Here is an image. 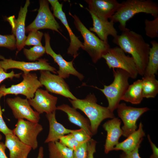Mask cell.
I'll use <instances>...</instances> for the list:
<instances>
[{
    "label": "cell",
    "instance_id": "6da1fadb",
    "mask_svg": "<svg viewBox=\"0 0 158 158\" xmlns=\"http://www.w3.org/2000/svg\"><path fill=\"white\" fill-rule=\"evenodd\" d=\"M113 42L125 52L130 54L135 63L138 74L143 76L147 66L150 47L142 36L128 29L114 38Z\"/></svg>",
    "mask_w": 158,
    "mask_h": 158
},
{
    "label": "cell",
    "instance_id": "7a4b0ae2",
    "mask_svg": "<svg viewBox=\"0 0 158 158\" xmlns=\"http://www.w3.org/2000/svg\"><path fill=\"white\" fill-rule=\"evenodd\" d=\"M69 100L73 107L80 110L87 117L93 135L97 133L98 127L102 121L106 118L115 117L113 112L107 107H103L97 103V99L94 94H90L83 99H69Z\"/></svg>",
    "mask_w": 158,
    "mask_h": 158
},
{
    "label": "cell",
    "instance_id": "3957f363",
    "mask_svg": "<svg viewBox=\"0 0 158 158\" xmlns=\"http://www.w3.org/2000/svg\"><path fill=\"white\" fill-rule=\"evenodd\" d=\"M119 8L109 18L114 23L118 22L119 28L122 32L128 28L127 22L135 15L140 13L151 14L155 18L158 16L157 4L150 0H127L121 3Z\"/></svg>",
    "mask_w": 158,
    "mask_h": 158
},
{
    "label": "cell",
    "instance_id": "277c9868",
    "mask_svg": "<svg viewBox=\"0 0 158 158\" xmlns=\"http://www.w3.org/2000/svg\"><path fill=\"white\" fill-rule=\"evenodd\" d=\"M69 14L73 18L75 27L83 39L82 49L88 54L94 63H96L110 48L108 43L102 40L90 31L75 15H73L70 12Z\"/></svg>",
    "mask_w": 158,
    "mask_h": 158
},
{
    "label": "cell",
    "instance_id": "5b68a950",
    "mask_svg": "<svg viewBox=\"0 0 158 158\" xmlns=\"http://www.w3.org/2000/svg\"><path fill=\"white\" fill-rule=\"evenodd\" d=\"M113 70L114 80L111 84L104 85L103 89L94 87L100 90L106 96L108 103L107 107L113 112L116 109L128 87L130 78L128 73L123 70L117 69Z\"/></svg>",
    "mask_w": 158,
    "mask_h": 158
},
{
    "label": "cell",
    "instance_id": "8992f818",
    "mask_svg": "<svg viewBox=\"0 0 158 158\" xmlns=\"http://www.w3.org/2000/svg\"><path fill=\"white\" fill-rule=\"evenodd\" d=\"M102 57L106 60L110 69H121L127 72L130 78L135 79L137 77L138 74L134 59L126 56L120 47H110Z\"/></svg>",
    "mask_w": 158,
    "mask_h": 158
},
{
    "label": "cell",
    "instance_id": "52a82bcc",
    "mask_svg": "<svg viewBox=\"0 0 158 158\" xmlns=\"http://www.w3.org/2000/svg\"><path fill=\"white\" fill-rule=\"evenodd\" d=\"M23 80L17 84L6 87L3 85L0 87V94L5 96L8 94L23 95L29 99L34 97L35 93L40 87H42L35 73H23Z\"/></svg>",
    "mask_w": 158,
    "mask_h": 158
},
{
    "label": "cell",
    "instance_id": "ba28073f",
    "mask_svg": "<svg viewBox=\"0 0 158 158\" xmlns=\"http://www.w3.org/2000/svg\"><path fill=\"white\" fill-rule=\"evenodd\" d=\"M43 129L38 123L20 119L18 120L12 131L22 142L35 150L38 145L37 137Z\"/></svg>",
    "mask_w": 158,
    "mask_h": 158
},
{
    "label": "cell",
    "instance_id": "9c48e42d",
    "mask_svg": "<svg viewBox=\"0 0 158 158\" xmlns=\"http://www.w3.org/2000/svg\"><path fill=\"white\" fill-rule=\"evenodd\" d=\"M40 8L37 15L34 20L25 28V32L49 29L55 31L62 36L59 31L60 26L51 12L48 1H39Z\"/></svg>",
    "mask_w": 158,
    "mask_h": 158
},
{
    "label": "cell",
    "instance_id": "30bf717a",
    "mask_svg": "<svg viewBox=\"0 0 158 158\" xmlns=\"http://www.w3.org/2000/svg\"><path fill=\"white\" fill-rule=\"evenodd\" d=\"M116 109L118 116L123 122L121 128L122 135L126 137L136 130L137 120L142 114L150 110L147 107H135L128 106L123 103L119 104Z\"/></svg>",
    "mask_w": 158,
    "mask_h": 158
},
{
    "label": "cell",
    "instance_id": "8fae6325",
    "mask_svg": "<svg viewBox=\"0 0 158 158\" xmlns=\"http://www.w3.org/2000/svg\"><path fill=\"white\" fill-rule=\"evenodd\" d=\"M39 80L47 90L72 100L77 98L71 92L69 87L63 79L58 75L47 71H40Z\"/></svg>",
    "mask_w": 158,
    "mask_h": 158
},
{
    "label": "cell",
    "instance_id": "7c38bea8",
    "mask_svg": "<svg viewBox=\"0 0 158 158\" xmlns=\"http://www.w3.org/2000/svg\"><path fill=\"white\" fill-rule=\"evenodd\" d=\"M0 65L4 71L16 68L23 71L24 73H30L33 71H47L54 74L57 73L55 68L50 65L48 60L45 59H40L35 62H26L14 60L11 59H5L0 55Z\"/></svg>",
    "mask_w": 158,
    "mask_h": 158
},
{
    "label": "cell",
    "instance_id": "4fadbf2b",
    "mask_svg": "<svg viewBox=\"0 0 158 158\" xmlns=\"http://www.w3.org/2000/svg\"><path fill=\"white\" fill-rule=\"evenodd\" d=\"M6 102L16 119H25L30 121L39 122L40 114L33 110L27 99L17 96L13 98H8Z\"/></svg>",
    "mask_w": 158,
    "mask_h": 158
},
{
    "label": "cell",
    "instance_id": "5bb4252c",
    "mask_svg": "<svg viewBox=\"0 0 158 158\" xmlns=\"http://www.w3.org/2000/svg\"><path fill=\"white\" fill-rule=\"evenodd\" d=\"M44 35L45 53L50 55L59 66V70L57 71L58 75L63 79L68 78L70 75H72L77 77L80 80H82L84 76L74 68L73 65V60L70 61H67L60 54H56L51 46L50 37L49 33H45Z\"/></svg>",
    "mask_w": 158,
    "mask_h": 158
},
{
    "label": "cell",
    "instance_id": "9a60e30c",
    "mask_svg": "<svg viewBox=\"0 0 158 158\" xmlns=\"http://www.w3.org/2000/svg\"><path fill=\"white\" fill-rule=\"evenodd\" d=\"M30 4L29 0H27L23 7H20L18 18L16 19L13 16L7 18L12 29L13 34L16 40L17 54L24 48L27 37L25 35V20L28 12V8Z\"/></svg>",
    "mask_w": 158,
    "mask_h": 158
},
{
    "label": "cell",
    "instance_id": "2e32d148",
    "mask_svg": "<svg viewBox=\"0 0 158 158\" xmlns=\"http://www.w3.org/2000/svg\"><path fill=\"white\" fill-rule=\"evenodd\" d=\"M57 98L47 90L38 89L32 98L28 99L30 105L39 114H49L56 111Z\"/></svg>",
    "mask_w": 158,
    "mask_h": 158
},
{
    "label": "cell",
    "instance_id": "e0dca14e",
    "mask_svg": "<svg viewBox=\"0 0 158 158\" xmlns=\"http://www.w3.org/2000/svg\"><path fill=\"white\" fill-rule=\"evenodd\" d=\"M89 11L99 19L108 20L117 11L121 4L116 0H86Z\"/></svg>",
    "mask_w": 158,
    "mask_h": 158
},
{
    "label": "cell",
    "instance_id": "ac0fdd59",
    "mask_svg": "<svg viewBox=\"0 0 158 158\" xmlns=\"http://www.w3.org/2000/svg\"><path fill=\"white\" fill-rule=\"evenodd\" d=\"M63 4L59 1L56 3L53 9V15L59 19L66 29L69 35L70 42L67 49V53L75 58L78 55V51L79 49L83 47V44L73 32L67 20L65 13L63 9Z\"/></svg>",
    "mask_w": 158,
    "mask_h": 158
},
{
    "label": "cell",
    "instance_id": "d6986e66",
    "mask_svg": "<svg viewBox=\"0 0 158 158\" xmlns=\"http://www.w3.org/2000/svg\"><path fill=\"white\" fill-rule=\"evenodd\" d=\"M121 123L120 119L115 117L107 121L102 125L107 132L104 147V152L106 154L113 150L115 146L119 143V139L123 133L120 127Z\"/></svg>",
    "mask_w": 158,
    "mask_h": 158
},
{
    "label": "cell",
    "instance_id": "ffe728a7",
    "mask_svg": "<svg viewBox=\"0 0 158 158\" xmlns=\"http://www.w3.org/2000/svg\"><path fill=\"white\" fill-rule=\"evenodd\" d=\"M88 11L93 21V27L90 28V31L95 32L100 40L106 42H108L109 35L114 38L118 35V32L114 27L113 22L111 20H102L92 12Z\"/></svg>",
    "mask_w": 158,
    "mask_h": 158
},
{
    "label": "cell",
    "instance_id": "44dd1931",
    "mask_svg": "<svg viewBox=\"0 0 158 158\" xmlns=\"http://www.w3.org/2000/svg\"><path fill=\"white\" fill-rule=\"evenodd\" d=\"M4 144L9 151V158H28L32 148L13 134L6 135Z\"/></svg>",
    "mask_w": 158,
    "mask_h": 158
},
{
    "label": "cell",
    "instance_id": "7402d4cb",
    "mask_svg": "<svg viewBox=\"0 0 158 158\" xmlns=\"http://www.w3.org/2000/svg\"><path fill=\"white\" fill-rule=\"evenodd\" d=\"M143 127V125L141 122L138 129L127 137L126 140L119 142L115 146L113 150H121L126 154L134 150L139 144H141L143 137L145 135Z\"/></svg>",
    "mask_w": 158,
    "mask_h": 158
},
{
    "label": "cell",
    "instance_id": "603a6c76",
    "mask_svg": "<svg viewBox=\"0 0 158 158\" xmlns=\"http://www.w3.org/2000/svg\"><path fill=\"white\" fill-rule=\"evenodd\" d=\"M57 109L66 113L71 123L84 130L91 137L93 136L89 120L82 115L76 109L65 104L57 106Z\"/></svg>",
    "mask_w": 158,
    "mask_h": 158
},
{
    "label": "cell",
    "instance_id": "cb8c5ba5",
    "mask_svg": "<svg viewBox=\"0 0 158 158\" xmlns=\"http://www.w3.org/2000/svg\"><path fill=\"white\" fill-rule=\"evenodd\" d=\"M49 124V130L44 143L58 141L66 134L71 133L72 129H67L58 122L56 118V111L46 115Z\"/></svg>",
    "mask_w": 158,
    "mask_h": 158
},
{
    "label": "cell",
    "instance_id": "d4e9b609",
    "mask_svg": "<svg viewBox=\"0 0 158 158\" xmlns=\"http://www.w3.org/2000/svg\"><path fill=\"white\" fill-rule=\"evenodd\" d=\"M143 98L142 80L139 79L129 85L122 97L121 100L133 104H138L141 102Z\"/></svg>",
    "mask_w": 158,
    "mask_h": 158
},
{
    "label": "cell",
    "instance_id": "484cf974",
    "mask_svg": "<svg viewBox=\"0 0 158 158\" xmlns=\"http://www.w3.org/2000/svg\"><path fill=\"white\" fill-rule=\"evenodd\" d=\"M49 158H73V150L59 141L49 142Z\"/></svg>",
    "mask_w": 158,
    "mask_h": 158
},
{
    "label": "cell",
    "instance_id": "4316f807",
    "mask_svg": "<svg viewBox=\"0 0 158 158\" xmlns=\"http://www.w3.org/2000/svg\"><path fill=\"white\" fill-rule=\"evenodd\" d=\"M141 80L143 98H154L158 93V81L155 75L143 76Z\"/></svg>",
    "mask_w": 158,
    "mask_h": 158
},
{
    "label": "cell",
    "instance_id": "83f0119b",
    "mask_svg": "<svg viewBox=\"0 0 158 158\" xmlns=\"http://www.w3.org/2000/svg\"><path fill=\"white\" fill-rule=\"evenodd\" d=\"M150 42L152 47H150L148 63L143 76L155 75L157 74L158 70V43L154 40L151 41Z\"/></svg>",
    "mask_w": 158,
    "mask_h": 158
},
{
    "label": "cell",
    "instance_id": "f1b7e54d",
    "mask_svg": "<svg viewBox=\"0 0 158 158\" xmlns=\"http://www.w3.org/2000/svg\"><path fill=\"white\" fill-rule=\"evenodd\" d=\"M45 53V47L42 45L34 46L29 49L24 48L23 53L26 58L30 61L38 59Z\"/></svg>",
    "mask_w": 158,
    "mask_h": 158
},
{
    "label": "cell",
    "instance_id": "f546056e",
    "mask_svg": "<svg viewBox=\"0 0 158 158\" xmlns=\"http://www.w3.org/2000/svg\"><path fill=\"white\" fill-rule=\"evenodd\" d=\"M145 30L146 35L152 38L158 37V16L152 20H145Z\"/></svg>",
    "mask_w": 158,
    "mask_h": 158
},
{
    "label": "cell",
    "instance_id": "4dcf8cb0",
    "mask_svg": "<svg viewBox=\"0 0 158 158\" xmlns=\"http://www.w3.org/2000/svg\"><path fill=\"white\" fill-rule=\"evenodd\" d=\"M44 35L43 33L38 30L29 32L25 42V45L28 46L42 45L41 41Z\"/></svg>",
    "mask_w": 158,
    "mask_h": 158
},
{
    "label": "cell",
    "instance_id": "1f68e13d",
    "mask_svg": "<svg viewBox=\"0 0 158 158\" xmlns=\"http://www.w3.org/2000/svg\"><path fill=\"white\" fill-rule=\"evenodd\" d=\"M0 47H6L11 50L17 48L16 40L14 35L0 34Z\"/></svg>",
    "mask_w": 158,
    "mask_h": 158
},
{
    "label": "cell",
    "instance_id": "d6a6232c",
    "mask_svg": "<svg viewBox=\"0 0 158 158\" xmlns=\"http://www.w3.org/2000/svg\"><path fill=\"white\" fill-rule=\"evenodd\" d=\"M59 140L61 144L73 151L81 145L77 141L71 133L63 136Z\"/></svg>",
    "mask_w": 158,
    "mask_h": 158
},
{
    "label": "cell",
    "instance_id": "836d02e7",
    "mask_svg": "<svg viewBox=\"0 0 158 158\" xmlns=\"http://www.w3.org/2000/svg\"><path fill=\"white\" fill-rule=\"evenodd\" d=\"M77 141L80 144L87 142L91 139L92 137L82 128L77 130H72L71 133Z\"/></svg>",
    "mask_w": 158,
    "mask_h": 158
},
{
    "label": "cell",
    "instance_id": "e575fe53",
    "mask_svg": "<svg viewBox=\"0 0 158 158\" xmlns=\"http://www.w3.org/2000/svg\"><path fill=\"white\" fill-rule=\"evenodd\" d=\"M87 142L81 144L73 151V158H87Z\"/></svg>",
    "mask_w": 158,
    "mask_h": 158
},
{
    "label": "cell",
    "instance_id": "d590c367",
    "mask_svg": "<svg viewBox=\"0 0 158 158\" xmlns=\"http://www.w3.org/2000/svg\"><path fill=\"white\" fill-rule=\"evenodd\" d=\"M22 73H15L13 70L9 73H7L4 71L0 65V83L7 79H12L13 78H19Z\"/></svg>",
    "mask_w": 158,
    "mask_h": 158
},
{
    "label": "cell",
    "instance_id": "8d00e7d4",
    "mask_svg": "<svg viewBox=\"0 0 158 158\" xmlns=\"http://www.w3.org/2000/svg\"><path fill=\"white\" fill-rule=\"evenodd\" d=\"M3 95L0 94V100ZM0 132L5 135L10 134H13L12 130L9 128L5 122L2 116V113L0 103Z\"/></svg>",
    "mask_w": 158,
    "mask_h": 158
},
{
    "label": "cell",
    "instance_id": "74e56055",
    "mask_svg": "<svg viewBox=\"0 0 158 158\" xmlns=\"http://www.w3.org/2000/svg\"><path fill=\"white\" fill-rule=\"evenodd\" d=\"M97 142L91 138L87 142V158H94V154L96 152V147Z\"/></svg>",
    "mask_w": 158,
    "mask_h": 158
},
{
    "label": "cell",
    "instance_id": "f35d334b",
    "mask_svg": "<svg viewBox=\"0 0 158 158\" xmlns=\"http://www.w3.org/2000/svg\"><path fill=\"white\" fill-rule=\"evenodd\" d=\"M140 144H139L135 149L130 153L126 154L124 152L121 155L120 158H141L139 154V149Z\"/></svg>",
    "mask_w": 158,
    "mask_h": 158
},
{
    "label": "cell",
    "instance_id": "ab89813d",
    "mask_svg": "<svg viewBox=\"0 0 158 158\" xmlns=\"http://www.w3.org/2000/svg\"><path fill=\"white\" fill-rule=\"evenodd\" d=\"M147 138L150 144L152 151V154L150 156V158H158V149L152 141L150 135H148Z\"/></svg>",
    "mask_w": 158,
    "mask_h": 158
},
{
    "label": "cell",
    "instance_id": "60d3db41",
    "mask_svg": "<svg viewBox=\"0 0 158 158\" xmlns=\"http://www.w3.org/2000/svg\"><path fill=\"white\" fill-rule=\"evenodd\" d=\"M2 137L0 134V141L2 139ZM6 147L4 143L0 142V158H8L5 153Z\"/></svg>",
    "mask_w": 158,
    "mask_h": 158
},
{
    "label": "cell",
    "instance_id": "b9f144b4",
    "mask_svg": "<svg viewBox=\"0 0 158 158\" xmlns=\"http://www.w3.org/2000/svg\"><path fill=\"white\" fill-rule=\"evenodd\" d=\"M43 147L41 146L39 148L38 156L37 158H43L44 157Z\"/></svg>",
    "mask_w": 158,
    "mask_h": 158
},
{
    "label": "cell",
    "instance_id": "7bdbcfd3",
    "mask_svg": "<svg viewBox=\"0 0 158 158\" xmlns=\"http://www.w3.org/2000/svg\"><path fill=\"white\" fill-rule=\"evenodd\" d=\"M48 1L51 4L52 8L53 9L58 1L57 0H48Z\"/></svg>",
    "mask_w": 158,
    "mask_h": 158
}]
</instances>
